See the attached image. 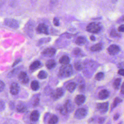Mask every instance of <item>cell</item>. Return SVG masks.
Listing matches in <instances>:
<instances>
[{"mask_svg": "<svg viewBox=\"0 0 124 124\" xmlns=\"http://www.w3.org/2000/svg\"><path fill=\"white\" fill-rule=\"evenodd\" d=\"M39 116L40 114L39 111L37 110H34L31 112L30 118L31 122H36L39 120Z\"/></svg>", "mask_w": 124, "mask_h": 124, "instance_id": "cell-15", "label": "cell"}, {"mask_svg": "<svg viewBox=\"0 0 124 124\" xmlns=\"http://www.w3.org/2000/svg\"><path fill=\"white\" fill-rule=\"evenodd\" d=\"M120 93H121V94L124 95V82H123V83L122 84V86H121Z\"/></svg>", "mask_w": 124, "mask_h": 124, "instance_id": "cell-40", "label": "cell"}, {"mask_svg": "<svg viewBox=\"0 0 124 124\" xmlns=\"http://www.w3.org/2000/svg\"><path fill=\"white\" fill-rule=\"evenodd\" d=\"M76 87H77V84L74 82H71L68 83L66 85V88L69 92L72 93L74 91Z\"/></svg>", "mask_w": 124, "mask_h": 124, "instance_id": "cell-23", "label": "cell"}, {"mask_svg": "<svg viewBox=\"0 0 124 124\" xmlns=\"http://www.w3.org/2000/svg\"><path fill=\"white\" fill-rule=\"evenodd\" d=\"M123 101V100L122 99H121L120 98L118 97H116L114 98L111 106V111H112L114 108H115L121 102H122Z\"/></svg>", "mask_w": 124, "mask_h": 124, "instance_id": "cell-21", "label": "cell"}, {"mask_svg": "<svg viewBox=\"0 0 124 124\" xmlns=\"http://www.w3.org/2000/svg\"><path fill=\"white\" fill-rule=\"evenodd\" d=\"M110 36H111L113 37H120L121 36L120 34L115 29H113L112 30H111V32H110Z\"/></svg>", "mask_w": 124, "mask_h": 124, "instance_id": "cell-31", "label": "cell"}, {"mask_svg": "<svg viewBox=\"0 0 124 124\" xmlns=\"http://www.w3.org/2000/svg\"><path fill=\"white\" fill-rule=\"evenodd\" d=\"M118 74L120 76H124V68H120L118 71Z\"/></svg>", "mask_w": 124, "mask_h": 124, "instance_id": "cell-35", "label": "cell"}, {"mask_svg": "<svg viewBox=\"0 0 124 124\" xmlns=\"http://www.w3.org/2000/svg\"><path fill=\"white\" fill-rule=\"evenodd\" d=\"M106 120V118L104 117H101L98 119V123L99 124H103Z\"/></svg>", "mask_w": 124, "mask_h": 124, "instance_id": "cell-33", "label": "cell"}, {"mask_svg": "<svg viewBox=\"0 0 124 124\" xmlns=\"http://www.w3.org/2000/svg\"><path fill=\"white\" fill-rule=\"evenodd\" d=\"M107 124H111V121H109V122H108V123H107Z\"/></svg>", "mask_w": 124, "mask_h": 124, "instance_id": "cell-46", "label": "cell"}, {"mask_svg": "<svg viewBox=\"0 0 124 124\" xmlns=\"http://www.w3.org/2000/svg\"><path fill=\"white\" fill-rule=\"evenodd\" d=\"M74 67L77 70L80 71L82 69L83 67V64L81 62L79 61H77L74 63Z\"/></svg>", "mask_w": 124, "mask_h": 124, "instance_id": "cell-29", "label": "cell"}, {"mask_svg": "<svg viewBox=\"0 0 124 124\" xmlns=\"http://www.w3.org/2000/svg\"><path fill=\"white\" fill-rule=\"evenodd\" d=\"M120 117V114L118 113H116L113 116V120L115 121L117 120Z\"/></svg>", "mask_w": 124, "mask_h": 124, "instance_id": "cell-39", "label": "cell"}, {"mask_svg": "<svg viewBox=\"0 0 124 124\" xmlns=\"http://www.w3.org/2000/svg\"><path fill=\"white\" fill-rule=\"evenodd\" d=\"M5 88V84L1 80L0 81V91L1 92L3 91V90Z\"/></svg>", "mask_w": 124, "mask_h": 124, "instance_id": "cell-34", "label": "cell"}, {"mask_svg": "<svg viewBox=\"0 0 124 124\" xmlns=\"http://www.w3.org/2000/svg\"><path fill=\"white\" fill-rule=\"evenodd\" d=\"M20 61H21V59H17V60H16L15 61V62L13 63V67H14V66H15L16 65L18 62H20Z\"/></svg>", "mask_w": 124, "mask_h": 124, "instance_id": "cell-41", "label": "cell"}, {"mask_svg": "<svg viewBox=\"0 0 124 124\" xmlns=\"http://www.w3.org/2000/svg\"><path fill=\"white\" fill-rule=\"evenodd\" d=\"M64 93L63 89L62 88H59L54 90L51 93V96L54 99H59L62 97Z\"/></svg>", "mask_w": 124, "mask_h": 124, "instance_id": "cell-6", "label": "cell"}, {"mask_svg": "<svg viewBox=\"0 0 124 124\" xmlns=\"http://www.w3.org/2000/svg\"><path fill=\"white\" fill-rule=\"evenodd\" d=\"M4 24L6 26L13 29H16L19 26L18 22L14 19H5L4 20Z\"/></svg>", "mask_w": 124, "mask_h": 124, "instance_id": "cell-7", "label": "cell"}, {"mask_svg": "<svg viewBox=\"0 0 124 124\" xmlns=\"http://www.w3.org/2000/svg\"><path fill=\"white\" fill-rule=\"evenodd\" d=\"M81 51L80 50V49H79L78 47H76L73 50V55H74L75 56H79L81 54Z\"/></svg>", "mask_w": 124, "mask_h": 124, "instance_id": "cell-32", "label": "cell"}, {"mask_svg": "<svg viewBox=\"0 0 124 124\" xmlns=\"http://www.w3.org/2000/svg\"><path fill=\"white\" fill-rule=\"evenodd\" d=\"M56 65V62L53 59L48 60L46 63V66L47 69L50 70L54 68Z\"/></svg>", "mask_w": 124, "mask_h": 124, "instance_id": "cell-20", "label": "cell"}, {"mask_svg": "<svg viewBox=\"0 0 124 124\" xmlns=\"http://www.w3.org/2000/svg\"><path fill=\"white\" fill-rule=\"evenodd\" d=\"M10 91L12 94L16 95L19 91V86L16 82H13L11 84L10 88Z\"/></svg>", "mask_w": 124, "mask_h": 124, "instance_id": "cell-12", "label": "cell"}, {"mask_svg": "<svg viewBox=\"0 0 124 124\" xmlns=\"http://www.w3.org/2000/svg\"><path fill=\"white\" fill-rule=\"evenodd\" d=\"M90 39L92 41H94L95 40V37L94 36H91L90 37Z\"/></svg>", "mask_w": 124, "mask_h": 124, "instance_id": "cell-43", "label": "cell"}, {"mask_svg": "<svg viewBox=\"0 0 124 124\" xmlns=\"http://www.w3.org/2000/svg\"><path fill=\"white\" fill-rule=\"evenodd\" d=\"M56 50L54 48L49 47L44 49L42 52V54L46 57H52L56 53Z\"/></svg>", "mask_w": 124, "mask_h": 124, "instance_id": "cell-10", "label": "cell"}, {"mask_svg": "<svg viewBox=\"0 0 124 124\" xmlns=\"http://www.w3.org/2000/svg\"><path fill=\"white\" fill-rule=\"evenodd\" d=\"M53 22H54V24L55 25V26H58L59 25V19H58L57 18H54V20H53Z\"/></svg>", "mask_w": 124, "mask_h": 124, "instance_id": "cell-37", "label": "cell"}, {"mask_svg": "<svg viewBox=\"0 0 124 124\" xmlns=\"http://www.w3.org/2000/svg\"><path fill=\"white\" fill-rule=\"evenodd\" d=\"M41 64V62L39 61H35L30 65V69L32 71L36 70L40 67Z\"/></svg>", "mask_w": 124, "mask_h": 124, "instance_id": "cell-17", "label": "cell"}, {"mask_svg": "<svg viewBox=\"0 0 124 124\" xmlns=\"http://www.w3.org/2000/svg\"><path fill=\"white\" fill-rule=\"evenodd\" d=\"M74 105L70 100H67L65 104L60 108V113L62 115H66L68 113L72 112L74 110Z\"/></svg>", "mask_w": 124, "mask_h": 124, "instance_id": "cell-2", "label": "cell"}, {"mask_svg": "<svg viewBox=\"0 0 124 124\" xmlns=\"http://www.w3.org/2000/svg\"><path fill=\"white\" fill-rule=\"evenodd\" d=\"M31 87L33 91H37L40 88L39 83L37 80H33L31 82Z\"/></svg>", "mask_w": 124, "mask_h": 124, "instance_id": "cell-25", "label": "cell"}, {"mask_svg": "<svg viewBox=\"0 0 124 124\" xmlns=\"http://www.w3.org/2000/svg\"><path fill=\"white\" fill-rule=\"evenodd\" d=\"M37 31L39 33H44L45 34H48V28L46 25L41 23L38 25L36 28Z\"/></svg>", "mask_w": 124, "mask_h": 124, "instance_id": "cell-11", "label": "cell"}, {"mask_svg": "<svg viewBox=\"0 0 124 124\" xmlns=\"http://www.w3.org/2000/svg\"><path fill=\"white\" fill-rule=\"evenodd\" d=\"M73 74V68L70 64H63L60 68L59 76L60 78H64L70 77Z\"/></svg>", "mask_w": 124, "mask_h": 124, "instance_id": "cell-1", "label": "cell"}, {"mask_svg": "<svg viewBox=\"0 0 124 124\" xmlns=\"http://www.w3.org/2000/svg\"><path fill=\"white\" fill-rule=\"evenodd\" d=\"M18 79L21 83L24 84L28 83L29 81V77L25 72H21L18 74Z\"/></svg>", "mask_w": 124, "mask_h": 124, "instance_id": "cell-9", "label": "cell"}, {"mask_svg": "<svg viewBox=\"0 0 124 124\" xmlns=\"http://www.w3.org/2000/svg\"><path fill=\"white\" fill-rule=\"evenodd\" d=\"M121 81H122V79L121 78H116L113 83V88L116 90L119 89L120 84L121 83Z\"/></svg>", "mask_w": 124, "mask_h": 124, "instance_id": "cell-26", "label": "cell"}, {"mask_svg": "<svg viewBox=\"0 0 124 124\" xmlns=\"http://www.w3.org/2000/svg\"><path fill=\"white\" fill-rule=\"evenodd\" d=\"M16 109L18 113L24 112L27 110L26 105L24 103H19L16 107Z\"/></svg>", "mask_w": 124, "mask_h": 124, "instance_id": "cell-16", "label": "cell"}, {"mask_svg": "<svg viewBox=\"0 0 124 124\" xmlns=\"http://www.w3.org/2000/svg\"><path fill=\"white\" fill-rule=\"evenodd\" d=\"M59 62L62 64H69L70 62L69 58L66 55H63L59 59Z\"/></svg>", "mask_w": 124, "mask_h": 124, "instance_id": "cell-24", "label": "cell"}, {"mask_svg": "<svg viewBox=\"0 0 124 124\" xmlns=\"http://www.w3.org/2000/svg\"><path fill=\"white\" fill-rule=\"evenodd\" d=\"M58 122V117L55 115H52L49 118V119L48 121V123L49 124H56Z\"/></svg>", "mask_w": 124, "mask_h": 124, "instance_id": "cell-27", "label": "cell"}, {"mask_svg": "<svg viewBox=\"0 0 124 124\" xmlns=\"http://www.w3.org/2000/svg\"><path fill=\"white\" fill-rule=\"evenodd\" d=\"M118 124H124V123L123 121H120Z\"/></svg>", "mask_w": 124, "mask_h": 124, "instance_id": "cell-45", "label": "cell"}, {"mask_svg": "<svg viewBox=\"0 0 124 124\" xmlns=\"http://www.w3.org/2000/svg\"><path fill=\"white\" fill-rule=\"evenodd\" d=\"M86 98L83 94H78L75 98V102L78 105H81L83 104L85 101Z\"/></svg>", "mask_w": 124, "mask_h": 124, "instance_id": "cell-14", "label": "cell"}, {"mask_svg": "<svg viewBox=\"0 0 124 124\" xmlns=\"http://www.w3.org/2000/svg\"><path fill=\"white\" fill-rule=\"evenodd\" d=\"M39 94H34L31 98V104L33 107L37 106L39 103Z\"/></svg>", "mask_w": 124, "mask_h": 124, "instance_id": "cell-18", "label": "cell"}, {"mask_svg": "<svg viewBox=\"0 0 124 124\" xmlns=\"http://www.w3.org/2000/svg\"><path fill=\"white\" fill-rule=\"evenodd\" d=\"M109 96V92L106 89H103L100 91L98 95V97L100 100H105L108 98Z\"/></svg>", "mask_w": 124, "mask_h": 124, "instance_id": "cell-13", "label": "cell"}, {"mask_svg": "<svg viewBox=\"0 0 124 124\" xmlns=\"http://www.w3.org/2000/svg\"><path fill=\"white\" fill-rule=\"evenodd\" d=\"M86 39L83 36L78 37L75 41L76 44L79 46H82L84 45L86 43Z\"/></svg>", "mask_w": 124, "mask_h": 124, "instance_id": "cell-22", "label": "cell"}, {"mask_svg": "<svg viewBox=\"0 0 124 124\" xmlns=\"http://www.w3.org/2000/svg\"><path fill=\"white\" fill-rule=\"evenodd\" d=\"M120 20L121 21H123V22H124V15L123 16H122L121 18H120Z\"/></svg>", "mask_w": 124, "mask_h": 124, "instance_id": "cell-44", "label": "cell"}, {"mask_svg": "<svg viewBox=\"0 0 124 124\" xmlns=\"http://www.w3.org/2000/svg\"><path fill=\"white\" fill-rule=\"evenodd\" d=\"M47 77V73L44 70H41L38 74V78L40 79H44Z\"/></svg>", "mask_w": 124, "mask_h": 124, "instance_id": "cell-28", "label": "cell"}, {"mask_svg": "<svg viewBox=\"0 0 124 124\" xmlns=\"http://www.w3.org/2000/svg\"><path fill=\"white\" fill-rule=\"evenodd\" d=\"M108 51L111 55H115L120 51V47L116 45H111L108 48Z\"/></svg>", "mask_w": 124, "mask_h": 124, "instance_id": "cell-8", "label": "cell"}, {"mask_svg": "<svg viewBox=\"0 0 124 124\" xmlns=\"http://www.w3.org/2000/svg\"><path fill=\"white\" fill-rule=\"evenodd\" d=\"M101 30V26L100 23L97 22H92L86 27V30L90 32L97 33Z\"/></svg>", "mask_w": 124, "mask_h": 124, "instance_id": "cell-3", "label": "cell"}, {"mask_svg": "<svg viewBox=\"0 0 124 124\" xmlns=\"http://www.w3.org/2000/svg\"><path fill=\"white\" fill-rule=\"evenodd\" d=\"M118 31L120 32H124V24L120 25L118 28Z\"/></svg>", "mask_w": 124, "mask_h": 124, "instance_id": "cell-38", "label": "cell"}, {"mask_svg": "<svg viewBox=\"0 0 124 124\" xmlns=\"http://www.w3.org/2000/svg\"><path fill=\"white\" fill-rule=\"evenodd\" d=\"M108 102H103L98 103L96 105V108L102 114L106 113L108 109Z\"/></svg>", "mask_w": 124, "mask_h": 124, "instance_id": "cell-5", "label": "cell"}, {"mask_svg": "<svg viewBox=\"0 0 124 124\" xmlns=\"http://www.w3.org/2000/svg\"><path fill=\"white\" fill-rule=\"evenodd\" d=\"M87 114V111L84 108H79L77 109L74 114V117L77 119H82L85 118Z\"/></svg>", "mask_w": 124, "mask_h": 124, "instance_id": "cell-4", "label": "cell"}, {"mask_svg": "<svg viewBox=\"0 0 124 124\" xmlns=\"http://www.w3.org/2000/svg\"><path fill=\"white\" fill-rule=\"evenodd\" d=\"M104 74L103 72H102L97 73L95 76V78L97 80H100L104 78Z\"/></svg>", "mask_w": 124, "mask_h": 124, "instance_id": "cell-30", "label": "cell"}, {"mask_svg": "<svg viewBox=\"0 0 124 124\" xmlns=\"http://www.w3.org/2000/svg\"><path fill=\"white\" fill-rule=\"evenodd\" d=\"M119 67H120V68L124 67V62H121L119 63Z\"/></svg>", "mask_w": 124, "mask_h": 124, "instance_id": "cell-42", "label": "cell"}, {"mask_svg": "<svg viewBox=\"0 0 124 124\" xmlns=\"http://www.w3.org/2000/svg\"><path fill=\"white\" fill-rule=\"evenodd\" d=\"M5 103L3 102L2 100H1L0 103V109L1 111H2L5 108Z\"/></svg>", "mask_w": 124, "mask_h": 124, "instance_id": "cell-36", "label": "cell"}, {"mask_svg": "<svg viewBox=\"0 0 124 124\" xmlns=\"http://www.w3.org/2000/svg\"><path fill=\"white\" fill-rule=\"evenodd\" d=\"M103 48V45L101 43H97L96 44H95L94 45L91 46L90 48V49L93 52H97L100 51Z\"/></svg>", "mask_w": 124, "mask_h": 124, "instance_id": "cell-19", "label": "cell"}]
</instances>
